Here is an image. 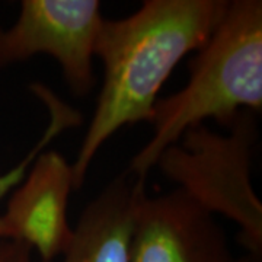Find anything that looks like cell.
Segmentation results:
<instances>
[{
    "label": "cell",
    "mask_w": 262,
    "mask_h": 262,
    "mask_svg": "<svg viewBox=\"0 0 262 262\" xmlns=\"http://www.w3.org/2000/svg\"><path fill=\"white\" fill-rule=\"evenodd\" d=\"M227 130L196 125L160 155L156 166L198 206L232 220L239 227L237 241L249 256L261 259L262 201L251 179L255 114L241 113Z\"/></svg>",
    "instance_id": "obj_3"
},
{
    "label": "cell",
    "mask_w": 262,
    "mask_h": 262,
    "mask_svg": "<svg viewBox=\"0 0 262 262\" xmlns=\"http://www.w3.org/2000/svg\"><path fill=\"white\" fill-rule=\"evenodd\" d=\"M261 259H255V258H252V256H245V258H242V259H239V261H234V262H259Z\"/></svg>",
    "instance_id": "obj_10"
},
{
    "label": "cell",
    "mask_w": 262,
    "mask_h": 262,
    "mask_svg": "<svg viewBox=\"0 0 262 262\" xmlns=\"http://www.w3.org/2000/svg\"><path fill=\"white\" fill-rule=\"evenodd\" d=\"M98 0H22L16 22L0 28V69L44 54L61 67L69 89L86 96L102 27Z\"/></svg>",
    "instance_id": "obj_4"
},
{
    "label": "cell",
    "mask_w": 262,
    "mask_h": 262,
    "mask_svg": "<svg viewBox=\"0 0 262 262\" xmlns=\"http://www.w3.org/2000/svg\"><path fill=\"white\" fill-rule=\"evenodd\" d=\"M0 262H41L28 245L13 239H0Z\"/></svg>",
    "instance_id": "obj_9"
},
{
    "label": "cell",
    "mask_w": 262,
    "mask_h": 262,
    "mask_svg": "<svg viewBox=\"0 0 262 262\" xmlns=\"http://www.w3.org/2000/svg\"><path fill=\"white\" fill-rule=\"evenodd\" d=\"M130 262H234L215 215L173 189L149 196L144 185L133 211Z\"/></svg>",
    "instance_id": "obj_5"
},
{
    "label": "cell",
    "mask_w": 262,
    "mask_h": 262,
    "mask_svg": "<svg viewBox=\"0 0 262 262\" xmlns=\"http://www.w3.org/2000/svg\"><path fill=\"white\" fill-rule=\"evenodd\" d=\"M73 189L72 163L60 151L47 149L38 155L2 214L10 239L28 245L41 262L61 256L73 236L69 223Z\"/></svg>",
    "instance_id": "obj_6"
},
{
    "label": "cell",
    "mask_w": 262,
    "mask_h": 262,
    "mask_svg": "<svg viewBox=\"0 0 262 262\" xmlns=\"http://www.w3.org/2000/svg\"><path fill=\"white\" fill-rule=\"evenodd\" d=\"M227 0H146L121 19H103L95 57L103 83L72 163L75 189L103 144L122 127L151 122L159 91L182 58L198 51L225 16Z\"/></svg>",
    "instance_id": "obj_1"
},
{
    "label": "cell",
    "mask_w": 262,
    "mask_h": 262,
    "mask_svg": "<svg viewBox=\"0 0 262 262\" xmlns=\"http://www.w3.org/2000/svg\"><path fill=\"white\" fill-rule=\"evenodd\" d=\"M144 179L124 172L84 207L63 262H130L133 211Z\"/></svg>",
    "instance_id": "obj_7"
},
{
    "label": "cell",
    "mask_w": 262,
    "mask_h": 262,
    "mask_svg": "<svg viewBox=\"0 0 262 262\" xmlns=\"http://www.w3.org/2000/svg\"><path fill=\"white\" fill-rule=\"evenodd\" d=\"M189 66V80L158 99L153 136L131 159L127 173L149 175L159 156L188 130L214 120L229 127L244 111H262V2H229L225 16Z\"/></svg>",
    "instance_id": "obj_2"
},
{
    "label": "cell",
    "mask_w": 262,
    "mask_h": 262,
    "mask_svg": "<svg viewBox=\"0 0 262 262\" xmlns=\"http://www.w3.org/2000/svg\"><path fill=\"white\" fill-rule=\"evenodd\" d=\"M29 91L37 96L41 102L46 105L48 115V125L39 140L34 144V147L19 160L15 166L9 168L6 172L0 173V201L6 195L18 187L20 181L27 175L29 166L32 162L37 159L38 155H41L44 150L48 149L51 141L61 136L66 130L79 127L82 124V115L80 113L67 105L64 101H61L50 88L41 83H32L29 86ZM0 239H10L9 230L3 223V219L0 214Z\"/></svg>",
    "instance_id": "obj_8"
}]
</instances>
